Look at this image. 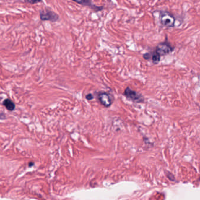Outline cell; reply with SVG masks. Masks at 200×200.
Wrapping results in <instances>:
<instances>
[{
    "label": "cell",
    "instance_id": "cell-1",
    "mask_svg": "<svg viewBox=\"0 0 200 200\" xmlns=\"http://www.w3.org/2000/svg\"><path fill=\"white\" fill-rule=\"evenodd\" d=\"M159 21L163 26L167 28H172L174 27L175 18L168 11H160Z\"/></svg>",
    "mask_w": 200,
    "mask_h": 200
},
{
    "label": "cell",
    "instance_id": "cell-3",
    "mask_svg": "<svg viewBox=\"0 0 200 200\" xmlns=\"http://www.w3.org/2000/svg\"><path fill=\"white\" fill-rule=\"evenodd\" d=\"M98 99L104 107H110L114 101V98L112 94L107 92H100L98 94Z\"/></svg>",
    "mask_w": 200,
    "mask_h": 200
},
{
    "label": "cell",
    "instance_id": "cell-7",
    "mask_svg": "<svg viewBox=\"0 0 200 200\" xmlns=\"http://www.w3.org/2000/svg\"><path fill=\"white\" fill-rule=\"evenodd\" d=\"M3 105L6 108V110L9 111H12L15 108V105L14 103L10 99H5L3 102Z\"/></svg>",
    "mask_w": 200,
    "mask_h": 200
},
{
    "label": "cell",
    "instance_id": "cell-8",
    "mask_svg": "<svg viewBox=\"0 0 200 200\" xmlns=\"http://www.w3.org/2000/svg\"><path fill=\"white\" fill-rule=\"evenodd\" d=\"M29 3L31 4H35L36 3H39L40 2H41L42 0H27Z\"/></svg>",
    "mask_w": 200,
    "mask_h": 200
},
{
    "label": "cell",
    "instance_id": "cell-2",
    "mask_svg": "<svg viewBox=\"0 0 200 200\" xmlns=\"http://www.w3.org/2000/svg\"><path fill=\"white\" fill-rule=\"evenodd\" d=\"M125 97L135 103H142L144 102L143 95L138 92L132 90L129 87H127L123 92Z\"/></svg>",
    "mask_w": 200,
    "mask_h": 200
},
{
    "label": "cell",
    "instance_id": "cell-6",
    "mask_svg": "<svg viewBox=\"0 0 200 200\" xmlns=\"http://www.w3.org/2000/svg\"><path fill=\"white\" fill-rule=\"evenodd\" d=\"M74 2L80 4V5H87L90 7H91L92 9H94L95 11H101L103 9L104 7H100V6H97L93 5L91 2V0H72Z\"/></svg>",
    "mask_w": 200,
    "mask_h": 200
},
{
    "label": "cell",
    "instance_id": "cell-4",
    "mask_svg": "<svg viewBox=\"0 0 200 200\" xmlns=\"http://www.w3.org/2000/svg\"><path fill=\"white\" fill-rule=\"evenodd\" d=\"M40 18L42 21H49L52 22H57L59 20V16L55 12L46 9L40 12Z\"/></svg>",
    "mask_w": 200,
    "mask_h": 200
},
{
    "label": "cell",
    "instance_id": "cell-9",
    "mask_svg": "<svg viewBox=\"0 0 200 200\" xmlns=\"http://www.w3.org/2000/svg\"><path fill=\"white\" fill-rule=\"evenodd\" d=\"M86 98L87 100L90 101V100H92L94 98V96L91 94L90 93V94H88L86 95Z\"/></svg>",
    "mask_w": 200,
    "mask_h": 200
},
{
    "label": "cell",
    "instance_id": "cell-5",
    "mask_svg": "<svg viewBox=\"0 0 200 200\" xmlns=\"http://www.w3.org/2000/svg\"><path fill=\"white\" fill-rule=\"evenodd\" d=\"M174 48L168 42H164L159 43L156 48L155 52H156L160 56L170 54L173 51Z\"/></svg>",
    "mask_w": 200,
    "mask_h": 200
}]
</instances>
